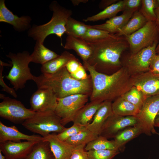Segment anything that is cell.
Masks as SVG:
<instances>
[{"label":"cell","instance_id":"obj_1","mask_svg":"<svg viewBox=\"0 0 159 159\" xmlns=\"http://www.w3.org/2000/svg\"><path fill=\"white\" fill-rule=\"evenodd\" d=\"M83 65L90 75L92 90L90 101L112 102L129 90L133 86L129 71L125 67L114 73L107 74L99 72L87 62Z\"/></svg>","mask_w":159,"mask_h":159},{"label":"cell","instance_id":"obj_2","mask_svg":"<svg viewBox=\"0 0 159 159\" xmlns=\"http://www.w3.org/2000/svg\"><path fill=\"white\" fill-rule=\"evenodd\" d=\"M92 54L86 62L97 72L105 74L107 70L120 67V58L129 45L124 36L111 34L109 36L92 42H88Z\"/></svg>","mask_w":159,"mask_h":159},{"label":"cell","instance_id":"obj_3","mask_svg":"<svg viewBox=\"0 0 159 159\" xmlns=\"http://www.w3.org/2000/svg\"><path fill=\"white\" fill-rule=\"evenodd\" d=\"M38 89L51 90L57 98L76 94H82L90 96L92 90L91 76L83 80L73 78L66 67L52 74L42 73L38 76L34 75L33 80Z\"/></svg>","mask_w":159,"mask_h":159},{"label":"cell","instance_id":"obj_4","mask_svg":"<svg viewBox=\"0 0 159 159\" xmlns=\"http://www.w3.org/2000/svg\"><path fill=\"white\" fill-rule=\"evenodd\" d=\"M49 8L53 11L50 20L41 25L34 24L28 30V35L36 42L44 44L45 38L54 34L62 39L66 31L65 26L68 18L72 14V11L61 6L56 1L50 4Z\"/></svg>","mask_w":159,"mask_h":159},{"label":"cell","instance_id":"obj_5","mask_svg":"<svg viewBox=\"0 0 159 159\" xmlns=\"http://www.w3.org/2000/svg\"><path fill=\"white\" fill-rule=\"evenodd\" d=\"M6 56L11 60L12 67L8 74L5 76V78L16 91L23 89L26 82L33 80L34 77L29 66L31 62L29 53L27 51L16 54L10 52Z\"/></svg>","mask_w":159,"mask_h":159},{"label":"cell","instance_id":"obj_6","mask_svg":"<svg viewBox=\"0 0 159 159\" xmlns=\"http://www.w3.org/2000/svg\"><path fill=\"white\" fill-rule=\"evenodd\" d=\"M61 120L54 111L36 112L22 125L29 131L44 138L51 132L61 133L66 128L62 124Z\"/></svg>","mask_w":159,"mask_h":159},{"label":"cell","instance_id":"obj_7","mask_svg":"<svg viewBox=\"0 0 159 159\" xmlns=\"http://www.w3.org/2000/svg\"><path fill=\"white\" fill-rule=\"evenodd\" d=\"M125 37L132 53H135L158 42L159 28L156 21H148L138 31Z\"/></svg>","mask_w":159,"mask_h":159},{"label":"cell","instance_id":"obj_8","mask_svg":"<svg viewBox=\"0 0 159 159\" xmlns=\"http://www.w3.org/2000/svg\"><path fill=\"white\" fill-rule=\"evenodd\" d=\"M89 97L87 95L76 94L57 98L54 112L63 126L72 122L77 113L86 104Z\"/></svg>","mask_w":159,"mask_h":159},{"label":"cell","instance_id":"obj_9","mask_svg":"<svg viewBox=\"0 0 159 159\" xmlns=\"http://www.w3.org/2000/svg\"><path fill=\"white\" fill-rule=\"evenodd\" d=\"M3 101L0 103V116L16 124H22L36 112L26 107L19 101L0 94Z\"/></svg>","mask_w":159,"mask_h":159},{"label":"cell","instance_id":"obj_10","mask_svg":"<svg viewBox=\"0 0 159 159\" xmlns=\"http://www.w3.org/2000/svg\"><path fill=\"white\" fill-rule=\"evenodd\" d=\"M159 111V95L147 98L140 110L139 113L135 117L137 118V124L143 133L150 136L152 134L159 135L155 130L154 121Z\"/></svg>","mask_w":159,"mask_h":159},{"label":"cell","instance_id":"obj_11","mask_svg":"<svg viewBox=\"0 0 159 159\" xmlns=\"http://www.w3.org/2000/svg\"><path fill=\"white\" fill-rule=\"evenodd\" d=\"M158 42L132 54L127 58L125 66L129 71H148L151 62L156 54V49Z\"/></svg>","mask_w":159,"mask_h":159},{"label":"cell","instance_id":"obj_12","mask_svg":"<svg viewBox=\"0 0 159 159\" xmlns=\"http://www.w3.org/2000/svg\"><path fill=\"white\" fill-rule=\"evenodd\" d=\"M138 120L136 117H122L113 114L106 121L99 135L107 139L114 138L119 132L130 127L136 126Z\"/></svg>","mask_w":159,"mask_h":159},{"label":"cell","instance_id":"obj_13","mask_svg":"<svg viewBox=\"0 0 159 159\" xmlns=\"http://www.w3.org/2000/svg\"><path fill=\"white\" fill-rule=\"evenodd\" d=\"M57 98L49 89H38L30 99L31 109L35 112L55 111Z\"/></svg>","mask_w":159,"mask_h":159},{"label":"cell","instance_id":"obj_14","mask_svg":"<svg viewBox=\"0 0 159 159\" xmlns=\"http://www.w3.org/2000/svg\"><path fill=\"white\" fill-rule=\"evenodd\" d=\"M131 79L133 86L141 92L145 100L159 95V74L148 71L131 77Z\"/></svg>","mask_w":159,"mask_h":159},{"label":"cell","instance_id":"obj_15","mask_svg":"<svg viewBox=\"0 0 159 159\" xmlns=\"http://www.w3.org/2000/svg\"><path fill=\"white\" fill-rule=\"evenodd\" d=\"M39 141H6L0 142V150L6 159H23L27 157L34 145Z\"/></svg>","mask_w":159,"mask_h":159},{"label":"cell","instance_id":"obj_16","mask_svg":"<svg viewBox=\"0 0 159 159\" xmlns=\"http://www.w3.org/2000/svg\"><path fill=\"white\" fill-rule=\"evenodd\" d=\"M4 0L0 1V22L12 25L19 32L28 30L31 28V17L27 15L19 17L14 14L6 6Z\"/></svg>","mask_w":159,"mask_h":159},{"label":"cell","instance_id":"obj_17","mask_svg":"<svg viewBox=\"0 0 159 159\" xmlns=\"http://www.w3.org/2000/svg\"><path fill=\"white\" fill-rule=\"evenodd\" d=\"M43 140L49 143L55 159H69L75 147L61 140L54 133L49 134Z\"/></svg>","mask_w":159,"mask_h":159},{"label":"cell","instance_id":"obj_18","mask_svg":"<svg viewBox=\"0 0 159 159\" xmlns=\"http://www.w3.org/2000/svg\"><path fill=\"white\" fill-rule=\"evenodd\" d=\"M43 139L44 137L40 135H29L23 133L15 126H7L0 121V142L6 141L21 142V140L39 141Z\"/></svg>","mask_w":159,"mask_h":159},{"label":"cell","instance_id":"obj_19","mask_svg":"<svg viewBox=\"0 0 159 159\" xmlns=\"http://www.w3.org/2000/svg\"><path fill=\"white\" fill-rule=\"evenodd\" d=\"M134 13L123 11L121 14L110 19L103 24L90 25L92 28L106 31L111 34L117 33L126 25Z\"/></svg>","mask_w":159,"mask_h":159},{"label":"cell","instance_id":"obj_20","mask_svg":"<svg viewBox=\"0 0 159 159\" xmlns=\"http://www.w3.org/2000/svg\"><path fill=\"white\" fill-rule=\"evenodd\" d=\"M112 104V102L110 101L103 102L95 114L92 121L86 128L99 135L106 121L113 114Z\"/></svg>","mask_w":159,"mask_h":159},{"label":"cell","instance_id":"obj_21","mask_svg":"<svg viewBox=\"0 0 159 159\" xmlns=\"http://www.w3.org/2000/svg\"><path fill=\"white\" fill-rule=\"evenodd\" d=\"M63 48L66 50L72 49L80 57L83 62H87L92 54L90 44L82 39L67 35Z\"/></svg>","mask_w":159,"mask_h":159},{"label":"cell","instance_id":"obj_22","mask_svg":"<svg viewBox=\"0 0 159 159\" xmlns=\"http://www.w3.org/2000/svg\"><path fill=\"white\" fill-rule=\"evenodd\" d=\"M102 102L90 101L86 104L75 115L72 121L73 123L77 124L86 127L92 121Z\"/></svg>","mask_w":159,"mask_h":159},{"label":"cell","instance_id":"obj_23","mask_svg":"<svg viewBox=\"0 0 159 159\" xmlns=\"http://www.w3.org/2000/svg\"><path fill=\"white\" fill-rule=\"evenodd\" d=\"M75 58L72 54L64 51L56 58L42 65L41 71L42 73H54L65 67L69 62Z\"/></svg>","mask_w":159,"mask_h":159},{"label":"cell","instance_id":"obj_24","mask_svg":"<svg viewBox=\"0 0 159 159\" xmlns=\"http://www.w3.org/2000/svg\"><path fill=\"white\" fill-rule=\"evenodd\" d=\"M112 107L114 114L122 117L137 116L140 109L125 100L121 96L112 103Z\"/></svg>","mask_w":159,"mask_h":159},{"label":"cell","instance_id":"obj_25","mask_svg":"<svg viewBox=\"0 0 159 159\" xmlns=\"http://www.w3.org/2000/svg\"><path fill=\"white\" fill-rule=\"evenodd\" d=\"M59 55L45 47L44 44L36 42L34 50L30 54L31 62L42 65L56 58Z\"/></svg>","mask_w":159,"mask_h":159},{"label":"cell","instance_id":"obj_26","mask_svg":"<svg viewBox=\"0 0 159 159\" xmlns=\"http://www.w3.org/2000/svg\"><path fill=\"white\" fill-rule=\"evenodd\" d=\"M147 22V20L139 11L134 12L132 17L123 27L117 33L118 36L130 35L143 26Z\"/></svg>","mask_w":159,"mask_h":159},{"label":"cell","instance_id":"obj_27","mask_svg":"<svg viewBox=\"0 0 159 159\" xmlns=\"http://www.w3.org/2000/svg\"><path fill=\"white\" fill-rule=\"evenodd\" d=\"M142 133L141 129L137 126L128 127L118 132L113 138L120 152H122L126 143Z\"/></svg>","mask_w":159,"mask_h":159},{"label":"cell","instance_id":"obj_28","mask_svg":"<svg viewBox=\"0 0 159 159\" xmlns=\"http://www.w3.org/2000/svg\"><path fill=\"white\" fill-rule=\"evenodd\" d=\"M123 0L118 1L97 14L83 19L85 22L96 21L110 19L116 16L119 12L124 11Z\"/></svg>","mask_w":159,"mask_h":159},{"label":"cell","instance_id":"obj_29","mask_svg":"<svg viewBox=\"0 0 159 159\" xmlns=\"http://www.w3.org/2000/svg\"><path fill=\"white\" fill-rule=\"evenodd\" d=\"M24 159H55L49 143L43 140L37 142Z\"/></svg>","mask_w":159,"mask_h":159},{"label":"cell","instance_id":"obj_30","mask_svg":"<svg viewBox=\"0 0 159 159\" xmlns=\"http://www.w3.org/2000/svg\"><path fill=\"white\" fill-rule=\"evenodd\" d=\"M90 27V25H87L70 16L66 25L65 33L68 36L82 39Z\"/></svg>","mask_w":159,"mask_h":159},{"label":"cell","instance_id":"obj_31","mask_svg":"<svg viewBox=\"0 0 159 159\" xmlns=\"http://www.w3.org/2000/svg\"><path fill=\"white\" fill-rule=\"evenodd\" d=\"M85 149L87 151L91 150H108L120 152L114 140H109L106 138L100 135L87 144Z\"/></svg>","mask_w":159,"mask_h":159},{"label":"cell","instance_id":"obj_32","mask_svg":"<svg viewBox=\"0 0 159 159\" xmlns=\"http://www.w3.org/2000/svg\"><path fill=\"white\" fill-rule=\"evenodd\" d=\"M98 136L86 128L76 135L68 139L66 141L74 146L83 144L86 145Z\"/></svg>","mask_w":159,"mask_h":159},{"label":"cell","instance_id":"obj_33","mask_svg":"<svg viewBox=\"0 0 159 159\" xmlns=\"http://www.w3.org/2000/svg\"><path fill=\"white\" fill-rule=\"evenodd\" d=\"M141 5L139 11L147 21H156L155 10L158 7L157 0H142Z\"/></svg>","mask_w":159,"mask_h":159},{"label":"cell","instance_id":"obj_34","mask_svg":"<svg viewBox=\"0 0 159 159\" xmlns=\"http://www.w3.org/2000/svg\"><path fill=\"white\" fill-rule=\"evenodd\" d=\"M121 96L140 110L145 100L141 92L134 86Z\"/></svg>","mask_w":159,"mask_h":159},{"label":"cell","instance_id":"obj_35","mask_svg":"<svg viewBox=\"0 0 159 159\" xmlns=\"http://www.w3.org/2000/svg\"><path fill=\"white\" fill-rule=\"evenodd\" d=\"M111 34L109 33L100 29L90 27L82 38L87 42H92L107 37Z\"/></svg>","mask_w":159,"mask_h":159},{"label":"cell","instance_id":"obj_36","mask_svg":"<svg viewBox=\"0 0 159 159\" xmlns=\"http://www.w3.org/2000/svg\"><path fill=\"white\" fill-rule=\"evenodd\" d=\"M89 159H112L120 152L112 150H91L87 151Z\"/></svg>","mask_w":159,"mask_h":159},{"label":"cell","instance_id":"obj_37","mask_svg":"<svg viewBox=\"0 0 159 159\" xmlns=\"http://www.w3.org/2000/svg\"><path fill=\"white\" fill-rule=\"evenodd\" d=\"M86 127L77 124L73 123L71 127L67 128L63 132L57 134L58 138L61 140L66 141L81 131L85 129Z\"/></svg>","mask_w":159,"mask_h":159},{"label":"cell","instance_id":"obj_38","mask_svg":"<svg viewBox=\"0 0 159 159\" xmlns=\"http://www.w3.org/2000/svg\"><path fill=\"white\" fill-rule=\"evenodd\" d=\"M85 144L75 146L69 159H89L87 151L85 148Z\"/></svg>","mask_w":159,"mask_h":159},{"label":"cell","instance_id":"obj_39","mask_svg":"<svg viewBox=\"0 0 159 159\" xmlns=\"http://www.w3.org/2000/svg\"><path fill=\"white\" fill-rule=\"evenodd\" d=\"M0 85L2 87L1 90L5 92L10 94L14 97L16 98L17 97V95L15 90L13 88L10 87L8 86L5 84L3 80L2 73L4 69V66L5 65H4V62L1 60H0Z\"/></svg>","mask_w":159,"mask_h":159},{"label":"cell","instance_id":"obj_40","mask_svg":"<svg viewBox=\"0 0 159 159\" xmlns=\"http://www.w3.org/2000/svg\"><path fill=\"white\" fill-rule=\"evenodd\" d=\"M141 0H124V11L134 13L138 11L139 7L141 4Z\"/></svg>","mask_w":159,"mask_h":159},{"label":"cell","instance_id":"obj_41","mask_svg":"<svg viewBox=\"0 0 159 159\" xmlns=\"http://www.w3.org/2000/svg\"><path fill=\"white\" fill-rule=\"evenodd\" d=\"M82 65L78 59L75 58L70 60L67 64L66 67L70 74L76 72Z\"/></svg>","mask_w":159,"mask_h":159},{"label":"cell","instance_id":"obj_42","mask_svg":"<svg viewBox=\"0 0 159 159\" xmlns=\"http://www.w3.org/2000/svg\"><path fill=\"white\" fill-rule=\"evenodd\" d=\"M86 70L82 65L76 72L70 74L73 78L77 80H85L88 78L90 76V74H87Z\"/></svg>","mask_w":159,"mask_h":159},{"label":"cell","instance_id":"obj_43","mask_svg":"<svg viewBox=\"0 0 159 159\" xmlns=\"http://www.w3.org/2000/svg\"><path fill=\"white\" fill-rule=\"evenodd\" d=\"M148 71L159 74V54H156L153 59Z\"/></svg>","mask_w":159,"mask_h":159},{"label":"cell","instance_id":"obj_44","mask_svg":"<svg viewBox=\"0 0 159 159\" xmlns=\"http://www.w3.org/2000/svg\"><path fill=\"white\" fill-rule=\"evenodd\" d=\"M117 0H103L99 4V7L101 9H104L111 5L117 2Z\"/></svg>","mask_w":159,"mask_h":159},{"label":"cell","instance_id":"obj_45","mask_svg":"<svg viewBox=\"0 0 159 159\" xmlns=\"http://www.w3.org/2000/svg\"><path fill=\"white\" fill-rule=\"evenodd\" d=\"M72 4L74 6L78 5L80 3H86L88 2V0H71Z\"/></svg>","mask_w":159,"mask_h":159},{"label":"cell","instance_id":"obj_46","mask_svg":"<svg viewBox=\"0 0 159 159\" xmlns=\"http://www.w3.org/2000/svg\"><path fill=\"white\" fill-rule=\"evenodd\" d=\"M155 12L156 16V22L159 28V7H158L155 9Z\"/></svg>","mask_w":159,"mask_h":159},{"label":"cell","instance_id":"obj_47","mask_svg":"<svg viewBox=\"0 0 159 159\" xmlns=\"http://www.w3.org/2000/svg\"><path fill=\"white\" fill-rule=\"evenodd\" d=\"M155 127H159V111L154 121Z\"/></svg>","mask_w":159,"mask_h":159},{"label":"cell","instance_id":"obj_48","mask_svg":"<svg viewBox=\"0 0 159 159\" xmlns=\"http://www.w3.org/2000/svg\"><path fill=\"white\" fill-rule=\"evenodd\" d=\"M0 159H6L5 156L2 154V152L0 150Z\"/></svg>","mask_w":159,"mask_h":159},{"label":"cell","instance_id":"obj_49","mask_svg":"<svg viewBox=\"0 0 159 159\" xmlns=\"http://www.w3.org/2000/svg\"><path fill=\"white\" fill-rule=\"evenodd\" d=\"M156 53H159V41L156 49Z\"/></svg>","mask_w":159,"mask_h":159},{"label":"cell","instance_id":"obj_50","mask_svg":"<svg viewBox=\"0 0 159 159\" xmlns=\"http://www.w3.org/2000/svg\"><path fill=\"white\" fill-rule=\"evenodd\" d=\"M157 1L158 5V7H159V0H157Z\"/></svg>","mask_w":159,"mask_h":159},{"label":"cell","instance_id":"obj_51","mask_svg":"<svg viewBox=\"0 0 159 159\" xmlns=\"http://www.w3.org/2000/svg\"><path fill=\"white\" fill-rule=\"evenodd\" d=\"M158 159H159V158H158Z\"/></svg>","mask_w":159,"mask_h":159},{"label":"cell","instance_id":"obj_52","mask_svg":"<svg viewBox=\"0 0 159 159\" xmlns=\"http://www.w3.org/2000/svg\"></svg>","mask_w":159,"mask_h":159}]
</instances>
